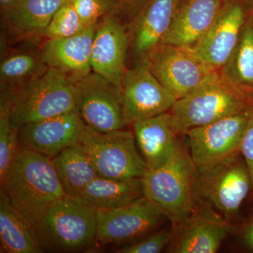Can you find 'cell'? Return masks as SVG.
Here are the masks:
<instances>
[{"label":"cell","instance_id":"6da1fadb","mask_svg":"<svg viewBox=\"0 0 253 253\" xmlns=\"http://www.w3.org/2000/svg\"><path fill=\"white\" fill-rule=\"evenodd\" d=\"M0 182L10 204L32 227L66 196L51 159L29 150L21 149Z\"/></svg>","mask_w":253,"mask_h":253},{"label":"cell","instance_id":"7a4b0ae2","mask_svg":"<svg viewBox=\"0 0 253 253\" xmlns=\"http://www.w3.org/2000/svg\"><path fill=\"white\" fill-rule=\"evenodd\" d=\"M199 173L189 150L180 143L170 159L142 177L144 196L168 218L174 229L197 209Z\"/></svg>","mask_w":253,"mask_h":253},{"label":"cell","instance_id":"3957f363","mask_svg":"<svg viewBox=\"0 0 253 253\" xmlns=\"http://www.w3.org/2000/svg\"><path fill=\"white\" fill-rule=\"evenodd\" d=\"M44 252H83L96 244L97 210L81 197L65 196L49 206L33 225Z\"/></svg>","mask_w":253,"mask_h":253},{"label":"cell","instance_id":"277c9868","mask_svg":"<svg viewBox=\"0 0 253 253\" xmlns=\"http://www.w3.org/2000/svg\"><path fill=\"white\" fill-rule=\"evenodd\" d=\"M253 106V96L239 90L214 73L199 87L176 100L169 111L173 125L184 135L193 128L206 126Z\"/></svg>","mask_w":253,"mask_h":253},{"label":"cell","instance_id":"5b68a950","mask_svg":"<svg viewBox=\"0 0 253 253\" xmlns=\"http://www.w3.org/2000/svg\"><path fill=\"white\" fill-rule=\"evenodd\" d=\"M10 99L11 124L16 129L76 110L74 83L51 68L18 87Z\"/></svg>","mask_w":253,"mask_h":253},{"label":"cell","instance_id":"8992f818","mask_svg":"<svg viewBox=\"0 0 253 253\" xmlns=\"http://www.w3.org/2000/svg\"><path fill=\"white\" fill-rule=\"evenodd\" d=\"M79 144L101 177L142 178L149 170L132 131L123 129L101 132L85 126Z\"/></svg>","mask_w":253,"mask_h":253},{"label":"cell","instance_id":"52a82bcc","mask_svg":"<svg viewBox=\"0 0 253 253\" xmlns=\"http://www.w3.org/2000/svg\"><path fill=\"white\" fill-rule=\"evenodd\" d=\"M161 84L181 99L199 87L214 71L189 48L160 43L139 60Z\"/></svg>","mask_w":253,"mask_h":253},{"label":"cell","instance_id":"ba28073f","mask_svg":"<svg viewBox=\"0 0 253 253\" xmlns=\"http://www.w3.org/2000/svg\"><path fill=\"white\" fill-rule=\"evenodd\" d=\"M251 189V174L241 153L199 173V201L230 221L239 214Z\"/></svg>","mask_w":253,"mask_h":253},{"label":"cell","instance_id":"9c48e42d","mask_svg":"<svg viewBox=\"0 0 253 253\" xmlns=\"http://www.w3.org/2000/svg\"><path fill=\"white\" fill-rule=\"evenodd\" d=\"M249 108L206 126L186 131L189 150L199 173L240 153V145L250 116Z\"/></svg>","mask_w":253,"mask_h":253},{"label":"cell","instance_id":"30bf717a","mask_svg":"<svg viewBox=\"0 0 253 253\" xmlns=\"http://www.w3.org/2000/svg\"><path fill=\"white\" fill-rule=\"evenodd\" d=\"M169 221L145 196L124 207L97 210L96 244L129 246L162 228Z\"/></svg>","mask_w":253,"mask_h":253},{"label":"cell","instance_id":"8fae6325","mask_svg":"<svg viewBox=\"0 0 253 253\" xmlns=\"http://www.w3.org/2000/svg\"><path fill=\"white\" fill-rule=\"evenodd\" d=\"M74 101L81 119L91 129L107 132L127 126L121 89L97 73L91 71L75 83Z\"/></svg>","mask_w":253,"mask_h":253},{"label":"cell","instance_id":"7c38bea8","mask_svg":"<svg viewBox=\"0 0 253 253\" xmlns=\"http://www.w3.org/2000/svg\"><path fill=\"white\" fill-rule=\"evenodd\" d=\"M253 14V4L250 0H223L212 26L193 50L210 67L219 71L235 49Z\"/></svg>","mask_w":253,"mask_h":253},{"label":"cell","instance_id":"4fadbf2b","mask_svg":"<svg viewBox=\"0 0 253 253\" xmlns=\"http://www.w3.org/2000/svg\"><path fill=\"white\" fill-rule=\"evenodd\" d=\"M121 98L127 125L169 112L176 101L141 61L134 67L126 70Z\"/></svg>","mask_w":253,"mask_h":253},{"label":"cell","instance_id":"5bb4252c","mask_svg":"<svg viewBox=\"0 0 253 253\" xmlns=\"http://www.w3.org/2000/svg\"><path fill=\"white\" fill-rule=\"evenodd\" d=\"M85 124L76 110L27 123L17 129L22 149L53 158L70 146L80 144Z\"/></svg>","mask_w":253,"mask_h":253},{"label":"cell","instance_id":"9a60e30c","mask_svg":"<svg viewBox=\"0 0 253 253\" xmlns=\"http://www.w3.org/2000/svg\"><path fill=\"white\" fill-rule=\"evenodd\" d=\"M129 34L122 20L106 14L96 25L91 50V71L119 88L126 71Z\"/></svg>","mask_w":253,"mask_h":253},{"label":"cell","instance_id":"2e32d148","mask_svg":"<svg viewBox=\"0 0 253 253\" xmlns=\"http://www.w3.org/2000/svg\"><path fill=\"white\" fill-rule=\"evenodd\" d=\"M197 209L181 226L175 228L168 252L174 253H214L224 239L235 230L231 221L206 208Z\"/></svg>","mask_w":253,"mask_h":253},{"label":"cell","instance_id":"e0dca14e","mask_svg":"<svg viewBox=\"0 0 253 253\" xmlns=\"http://www.w3.org/2000/svg\"><path fill=\"white\" fill-rule=\"evenodd\" d=\"M96 25L73 36L46 40L40 47L46 66L57 70L74 84L87 76L92 71L91 50Z\"/></svg>","mask_w":253,"mask_h":253},{"label":"cell","instance_id":"ac0fdd59","mask_svg":"<svg viewBox=\"0 0 253 253\" xmlns=\"http://www.w3.org/2000/svg\"><path fill=\"white\" fill-rule=\"evenodd\" d=\"M70 0H12L3 6V27L12 41L44 38L55 13Z\"/></svg>","mask_w":253,"mask_h":253},{"label":"cell","instance_id":"d6986e66","mask_svg":"<svg viewBox=\"0 0 253 253\" xmlns=\"http://www.w3.org/2000/svg\"><path fill=\"white\" fill-rule=\"evenodd\" d=\"M223 0H179L172 24L161 43L193 49L219 14Z\"/></svg>","mask_w":253,"mask_h":253},{"label":"cell","instance_id":"ffe728a7","mask_svg":"<svg viewBox=\"0 0 253 253\" xmlns=\"http://www.w3.org/2000/svg\"><path fill=\"white\" fill-rule=\"evenodd\" d=\"M136 145L149 169L168 162L180 144L170 113L166 112L132 123Z\"/></svg>","mask_w":253,"mask_h":253},{"label":"cell","instance_id":"44dd1931","mask_svg":"<svg viewBox=\"0 0 253 253\" xmlns=\"http://www.w3.org/2000/svg\"><path fill=\"white\" fill-rule=\"evenodd\" d=\"M179 1L149 0L134 15L129 44L139 60L162 42L172 24Z\"/></svg>","mask_w":253,"mask_h":253},{"label":"cell","instance_id":"7402d4cb","mask_svg":"<svg viewBox=\"0 0 253 253\" xmlns=\"http://www.w3.org/2000/svg\"><path fill=\"white\" fill-rule=\"evenodd\" d=\"M144 196L142 178L117 179L96 176L81 197L96 210L124 207Z\"/></svg>","mask_w":253,"mask_h":253},{"label":"cell","instance_id":"603a6c76","mask_svg":"<svg viewBox=\"0 0 253 253\" xmlns=\"http://www.w3.org/2000/svg\"><path fill=\"white\" fill-rule=\"evenodd\" d=\"M0 253H41L33 227L0 189Z\"/></svg>","mask_w":253,"mask_h":253},{"label":"cell","instance_id":"cb8c5ba5","mask_svg":"<svg viewBox=\"0 0 253 253\" xmlns=\"http://www.w3.org/2000/svg\"><path fill=\"white\" fill-rule=\"evenodd\" d=\"M51 161L66 196L81 197L86 186L98 176L90 159L80 144L63 150Z\"/></svg>","mask_w":253,"mask_h":253},{"label":"cell","instance_id":"d4e9b609","mask_svg":"<svg viewBox=\"0 0 253 253\" xmlns=\"http://www.w3.org/2000/svg\"><path fill=\"white\" fill-rule=\"evenodd\" d=\"M48 67L39 49H18L2 58L0 65L1 96L11 97L14 91L38 77Z\"/></svg>","mask_w":253,"mask_h":253},{"label":"cell","instance_id":"484cf974","mask_svg":"<svg viewBox=\"0 0 253 253\" xmlns=\"http://www.w3.org/2000/svg\"><path fill=\"white\" fill-rule=\"evenodd\" d=\"M219 73L231 85L253 96V14L248 20L235 49Z\"/></svg>","mask_w":253,"mask_h":253},{"label":"cell","instance_id":"4316f807","mask_svg":"<svg viewBox=\"0 0 253 253\" xmlns=\"http://www.w3.org/2000/svg\"><path fill=\"white\" fill-rule=\"evenodd\" d=\"M18 130L11 124V101H0V181L21 151Z\"/></svg>","mask_w":253,"mask_h":253},{"label":"cell","instance_id":"83f0119b","mask_svg":"<svg viewBox=\"0 0 253 253\" xmlns=\"http://www.w3.org/2000/svg\"><path fill=\"white\" fill-rule=\"evenodd\" d=\"M70 1L65 3L55 13L44 33V38L46 40L73 36L87 28L84 26Z\"/></svg>","mask_w":253,"mask_h":253},{"label":"cell","instance_id":"f1b7e54d","mask_svg":"<svg viewBox=\"0 0 253 253\" xmlns=\"http://www.w3.org/2000/svg\"><path fill=\"white\" fill-rule=\"evenodd\" d=\"M172 225L161 228L137 242L117 248L115 253H158L169 246L174 236Z\"/></svg>","mask_w":253,"mask_h":253},{"label":"cell","instance_id":"f546056e","mask_svg":"<svg viewBox=\"0 0 253 253\" xmlns=\"http://www.w3.org/2000/svg\"><path fill=\"white\" fill-rule=\"evenodd\" d=\"M76 12L86 27L95 26L107 14L102 0H71Z\"/></svg>","mask_w":253,"mask_h":253},{"label":"cell","instance_id":"4dcf8cb0","mask_svg":"<svg viewBox=\"0 0 253 253\" xmlns=\"http://www.w3.org/2000/svg\"><path fill=\"white\" fill-rule=\"evenodd\" d=\"M107 14L113 15L120 19L126 16H132L149 0H102Z\"/></svg>","mask_w":253,"mask_h":253},{"label":"cell","instance_id":"1f68e13d","mask_svg":"<svg viewBox=\"0 0 253 253\" xmlns=\"http://www.w3.org/2000/svg\"><path fill=\"white\" fill-rule=\"evenodd\" d=\"M240 153L249 168L253 189V109L241 139Z\"/></svg>","mask_w":253,"mask_h":253},{"label":"cell","instance_id":"d6a6232c","mask_svg":"<svg viewBox=\"0 0 253 253\" xmlns=\"http://www.w3.org/2000/svg\"><path fill=\"white\" fill-rule=\"evenodd\" d=\"M239 239L241 246L246 251L253 253V215L241 228Z\"/></svg>","mask_w":253,"mask_h":253},{"label":"cell","instance_id":"836d02e7","mask_svg":"<svg viewBox=\"0 0 253 253\" xmlns=\"http://www.w3.org/2000/svg\"><path fill=\"white\" fill-rule=\"evenodd\" d=\"M1 3L3 4V6H4V5L9 4L12 0H1Z\"/></svg>","mask_w":253,"mask_h":253},{"label":"cell","instance_id":"e575fe53","mask_svg":"<svg viewBox=\"0 0 253 253\" xmlns=\"http://www.w3.org/2000/svg\"><path fill=\"white\" fill-rule=\"evenodd\" d=\"M250 1H251V2H252V3H253V0H250Z\"/></svg>","mask_w":253,"mask_h":253}]
</instances>
